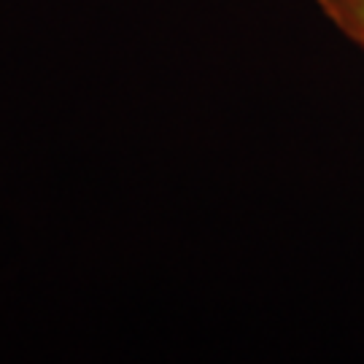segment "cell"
I'll return each mask as SVG.
<instances>
[{
	"label": "cell",
	"instance_id": "cell-1",
	"mask_svg": "<svg viewBox=\"0 0 364 364\" xmlns=\"http://www.w3.org/2000/svg\"><path fill=\"white\" fill-rule=\"evenodd\" d=\"M324 16L364 52V0H316Z\"/></svg>",
	"mask_w": 364,
	"mask_h": 364
}]
</instances>
